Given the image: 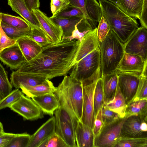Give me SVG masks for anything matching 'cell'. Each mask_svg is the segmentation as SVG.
I'll return each instance as SVG.
<instances>
[{
	"mask_svg": "<svg viewBox=\"0 0 147 147\" xmlns=\"http://www.w3.org/2000/svg\"><path fill=\"white\" fill-rule=\"evenodd\" d=\"M144 0H119L115 4L129 16L140 19Z\"/></svg>",
	"mask_w": 147,
	"mask_h": 147,
	"instance_id": "cell-24",
	"label": "cell"
},
{
	"mask_svg": "<svg viewBox=\"0 0 147 147\" xmlns=\"http://www.w3.org/2000/svg\"><path fill=\"white\" fill-rule=\"evenodd\" d=\"M38 147H69L62 138L55 131L45 139Z\"/></svg>",
	"mask_w": 147,
	"mask_h": 147,
	"instance_id": "cell-37",
	"label": "cell"
},
{
	"mask_svg": "<svg viewBox=\"0 0 147 147\" xmlns=\"http://www.w3.org/2000/svg\"><path fill=\"white\" fill-rule=\"evenodd\" d=\"M99 75L82 82L83 91L82 115L81 121L84 124L93 129L95 117L94 115L93 97Z\"/></svg>",
	"mask_w": 147,
	"mask_h": 147,
	"instance_id": "cell-7",
	"label": "cell"
},
{
	"mask_svg": "<svg viewBox=\"0 0 147 147\" xmlns=\"http://www.w3.org/2000/svg\"><path fill=\"white\" fill-rule=\"evenodd\" d=\"M4 132L3 124L0 121V133H4Z\"/></svg>",
	"mask_w": 147,
	"mask_h": 147,
	"instance_id": "cell-52",
	"label": "cell"
},
{
	"mask_svg": "<svg viewBox=\"0 0 147 147\" xmlns=\"http://www.w3.org/2000/svg\"><path fill=\"white\" fill-rule=\"evenodd\" d=\"M1 26L10 38L17 40L22 37L27 36L30 30V29H22L16 28L8 25L1 21Z\"/></svg>",
	"mask_w": 147,
	"mask_h": 147,
	"instance_id": "cell-36",
	"label": "cell"
},
{
	"mask_svg": "<svg viewBox=\"0 0 147 147\" xmlns=\"http://www.w3.org/2000/svg\"><path fill=\"white\" fill-rule=\"evenodd\" d=\"M77 147H94L93 129L79 121L75 129Z\"/></svg>",
	"mask_w": 147,
	"mask_h": 147,
	"instance_id": "cell-19",
	"label": "cell"
},
{
	"mask_svg": "<svg viewBox=\"0 0 147 147\" xmlns=\"http://www.w3.org/2000/svg\"><path fill=\"white\" fill-rule=\"evenodd\" d=\"M74 17L84 18L83 12L80 9L70 5L56 17L61 19Z\"/></svg>",
	"mask_w": 147,
	"mask_h": 147,
	"instance_id": "cell-40",
	"label": "cell"
},
{
	"mask_svg": "<svg viewBox=\"0 0 147 147\" xmlns=\"http://www.w3.org/2000/svg\"><path fill=\"white\" fill-rule=\"evenodd\" d=\"M127 117L120 118L112 122L104 125L99 133L94 137V147H114L121 137V128Z\"/></svg>",
	"mask_w": 147,
	"mask_h": 147,
	"instance_id": "cell-8",
	"label": "cell"
},
{
	"mask_svg": "<svg viewBox=\"0 0 147 147\" xmlns=\"http://www.w3.org/2000/svg\"><path fill=\"white\" fill-rule=\"evenodd\" d=\"M82 18H83L74 17L61 19L55 17L51 19L62 29L63 33L62 38H63L71 35L74 29L75 26Z\"/></svg>",
	"mask_w": 147,
	"mask_h": 147,
	"instance_id": "cell-27",
	"label": "cell"
},
{
	"mask_svg": "<svg viewBox=\"0 0 147 147\" xmlns=\"http://www.w3.org/2000/svg\"><path fill=\"white\" fill-rule=\"evenodd\" d=\"M31 136L26 133L16 134L6 147H28Z\"/></svg>",
	"mask_w": 147,
	"mask_h": 147,
	"instance_id": "cell-38",
	"label": "cell"
},
{
	"mask_svg": "<svg viewBox=\"0 0 147 147\" xmlns=\"http://www.w3.org/2000/svg\"><path fill=\"white\" fill-rule=\"evenodd\" d=\"M1 13L0 16V53L4 49L17 43V40L11 39L4 32L1 26Z\"/></svg>",
	"mask_w": 147,
	"mask_h": 147,
	"instance_id": "cell-44",
	"label": "cell"
},
{
	"mask_svg": "<svg viewBox=\"0 0 147 147\" xmlns=\"http://www.w3.org/2000/svg\"><path fill=\"white\" fill-rule=\"evenodd\" d=\"M99 44L101 75L115 72L125 53L124 44L111 28Z\"/></svg>",
	"mask_w": 147,
	"mask_h": 147,
	"instance_id": "cell-4",
	"label": "cell"
},
{
	"mask_svg": "<svg viewBox=\"0 0 147 147\" xmlns=\"http://www.w3.org/2000/svg\"><path fill=\"white\" fill-rule=\"evenodd\" d=\"M147 0H144L141 12L139 19L141 26L147 28Z\"/></svg>",
	"mask_w": 147,
	"mask_h": 147,
	"instance_id": "cell-48",
	"label": "cell"
},
{
	"mask_svg": "<svg viewBox=\"0 0 147 147\" xmlns=\"http://www.w3.org/2000/svg\"><path fill=\"white\" fill-rule=\"evenodd\" d=\"M133 115L147 116V99L131 102L127 105L125 116Z\"/></svg>",
	"mask_w": 147,
	"mask_h": 147,
	"instance_id": "cell-30",
	"label": "cell"
},
{
	"mask_svg": "<svg viewBox=\"0 0 147 147\" xmlns=\"http://www.w3.org/2000/svg\"><path fill=\"white\" fill-rule=\"evenodd\" d=\"M28 9L32 11L34 9H38L40 7L39 0H24Z\"/></svg>",
	"mask_w": 147,
	"mask_h": 147,
	"instance_id": "cell-50",
	"label": "cell"
},
{
	"mask_svg": "<svg viewBox=\"0 0 147 147\" xmlns=\"http://www.w3.org/2000/svg\"><path fill=\"white\" fill-rule=\"evenodd\" d=\"M147 116L133 115L126 118L121 129V137L147 138Z\"/></svg>",
	"mask_w": 147,
	"mask_h": 147,
	"instance_id": "cell-9",
	"label": "cell"
},
{
	"mask_svg": "<svg viewBox=\"0 0 147 147\" xmlns=\"http://www.w3.org/2000/svg\"><path fill=\"white\" fill-rule=\"evenodd\" d=\"M1 21L9 26L22 29H30L28 24L19 16L1 13Z\"/></svg>",
	"mask_w": 147,
	"mask_h": 147,
	"instance_id": "cell-34",
	"label": "cell"
},
{
	"mask_svg": "<svg viewBox=\"0 0 147 147\" xmlns=\"http://www.w3.org/2000/svg\"><path fill=\"white\" fill-rule=\"evenodd\" d=\"M44 113L52 116L55 111L60 106L59 102L53 92L34 97L32 98Z\"/></svg>",
	"mask_w": 147,
	"mask_h": 147,
	"instance_id": "cell-20",
	"label": "cell"
},
{
	"mask_svg": "<svg viewBox=\"0 0 147 147\" xmlns=\"http://www.w3.org/2000/svg\"><path fill=\"white\" fill-rule=\"evenodd\" d=\"M110 30V28L105 18L102 15L97 28V34L99 41H103Z\"/></svg>",
	"mask_w": 147,
	"mask_h": 147,
	"instance_id": "cell-43",
	"label": "cell"
},
{
	"mask_svg": "<svg viewBox=\"0 0 147 147\" xmlns=\"http://www.w3.org/2000/svg\"><path fill=\"white\" fill-rule=\"evenodd\" d=\"M146 62L147 60L140 56L124 53L115 72L140 76Z\"/></svg>",
	"mask_w": 147,
	"mask_h": 147,
	"instance_id": "cell-13",
	"label": "cell"
},
{
	"mask_svg": "<svg viewBox=\"0 0 147 147\" xmlns=\"http://www.w3.org/2000/svg\"><path fill=\"white\" fill-rule=\"evenodd\" d=\"M7 72L0 63V100L12 91V86L9 80Z\"/></svg>",
	"mask_w": 147,
	"mask_h": 147,
	"instance_id": "cell-35",
	"label": "cell"
},
{
	"mask_svg": "<svg viewBox=\"0 0 147 147\" xmlns=\"http://www.w3.org/2000/svg\"><path fill=\"white\" fill-rule=\"evenodd\" d=\"M147 62H146L145 64L142 73L141 75V76L146 77H147Z\"/></svg>",
	"mask_w": 147,
	"mask_h": 147,
	"instance_id": "cell-51",
	"label": "cell"
},
{
	"mask_svg": "<svg viewBox=\"0 0 147 147\" xmlns=\"http://www.w3.org/2000/svg\"><path fill=\"white\" fill-rule=\"evenodd\" d=\"M100 68V49L95 50L76 63L70 76L82 82L92 76Z\"/></svg>",
	"mask_w": 147,
	"mask_h": 147,
	"instance_id": "cell-6",
	"label": "cell"
},
{
	"mask_svg": "<svg viewBox=\"0 0 147 147\" xmlns=\"http://www.w3.org/2000/svg\"><path fill=\"white\" fill-rule=\"evenodd\" d=\"M55 119L53 116L43 123L32 135L28 147H38L42 142L55 132Z\"/></svg>",
	"mask_w": 147,
	"mask_h": 147,
	"instance_id": "cell-18",
	"label": "cell"
},
{
	"mask_svg": "<svg viewBox=\"0 0 147 147\" xmlns=\"http://www.w3.org/2000/svg\"><path fill=\"white\" fill-rule=\"evenodd\" d=\"M93 102L95 118L104 104L103 81L101 76L98 79L96 84L93 94Z\"/></svg>",
	"mask_w": 147,
	"mask_h": 147,
	"instance_id": "cell-31",
	"label": "cell"
},
{
	"mask_svg": "<svg viewBox=\"0 0 147 147\" xmlns=\"http://www.w3.org/2000/svg\"><path fill=\"white\" fill-rule=\"evenodd\" d=\"M114 147H147V138L121 137Z\"/></svg>",
	"mask_w": 147,
	"mask_h": 147,
	"instance_id": "cell-32",
	"label": "cell"
},
{
	"mask_svg": "<svg viewBox=\"0 0 147 147\" xmlns=\"http://www.w3.org/2000/svg\"><path fill=\"white\" fill-rule=\"evenodd\" d=\"M47 79L32 76L17 71H13L10 75V83L16 88L34 86L44 83Z\"/></svg>",
	"mask_w": 147,
	"mask_h": 147,
	"instance_id": "cell-17",
	"label": "cell"
},
{
	"mask_svg": "<svg viewBox=\"0 0 147 147\" xmlns=\"http://www.w3.org/2000/svg\"><path fill=\"white\" fill-rule=\"evenodd\" d=\"M85 3L87 14L96 28L102 16L100 5L96 0H85Z\"/></svg>",
	"mask_w": 147,
	"mask_h": 147,
	"instance_id": "cell-29",
	"label": "cell"
},
{
	"mask_svg": "<svg viewBox=\"0 0 147 147\" xmlns=\"http://www.w3.org/2000/svg\"><path fill=\"white\" fill-rule=\"evenodd\" d=\"M147 28L141 26L124 43V52L147 60Z\"/></svg>",
	"mask_w": 147,
	"mask_h": 147,
	"instance_id": "cell-10",
	"label": "cell"
},
{
	"mask_svg": "<svg viewBox=\"0 0 147 147\" xmlns=\"http://www.w3.org/2000/svg\"><path fill=\"white\" fill-rule=\"evenodd\" d=\"M103 106L105 108L117 113L121 118L125 117L127 105L118 84L115 94L113 98Z\"/></svg>",
	"mask_w": 147,
	"mask_h": 147,
	"instance_id": "cell-26",
	"label": "cell"
},
{
	"mask_svg": "<svg viewBox=\"0 0 147 147\" xmlns=\"http://www.w3.org/2000/svg\"><path fill=\"white\" fill-rule=\"evenodd\" d=\"M80 43L79 40L65 39L43 47L40 53L24 63L17 71L49 80L65 76L76 63Z\"/></svg>",
	"mask_w": 147,
	"mask_h": 147,
	"instance_id": "cell-1",
	"label": "cell"
},
{
	"mask_svg": "<svg viewBox=\"0 0 147 147\" xmlns=\"http://www.w3.org/2000/svg\"><path fill=\"white\" fill-rule=\"evenodd\" d=\"M20 89L24 94L32 98L50 93H54L56 87L51 81L47 79L41 84L29 87H22Z\"/></svg>",
	"mask_w": 147,
	"mask_h": 147,
	"instance_id": "cell-25",
	"label": "cell"
},
{
	"mask_svg": "<svg viewBox=\"0 0 147 147\" xmlns=\"http://www.w3.org/2000/svg\"><path fill=\"white\" fill-rule=\"evenodd\" d=\"M9 108L26 120H33L44 117V113L38 106L23 93Z\"/></svg>",
	"mask_w": 147,
	"mask_h": 147,
	"instance_id": "cell-11",
	"label": "cell"
},
{
	"mask_svg": "<svg viewBox=\"0 0 147 147\" xmlns=\"http://www.w3.org/2000/svg\"><path fill=\"white\" fill-rule=\"evenodd\" d=\"M103 125L101 109L96 115L94 121V127L93 130L94 137L99 133Z\"/></svg>",
	"mask_w": 147,
	"mask_h": 147,
	"instance_id": "cell-47",
	"label": "cell"
},
{
	"mask_svg": "<svg viewBox=\"0 0 147 147\" xmlns=\"http://www.w3.org/2000/svg\"><path fill=\"white\" fill-rule=\"evenodd\" d=\"M16 134L5 132L0 136V147H6Z\"/></svg>",
	"mask_w": 147,
	"mask_h": 147,
	"instance_id": "cell-49",
	"label": "cell"
},
{
	"mask_svg": "<svg viewBox=\"0 0 147 147\" xmlns=\"http://www.w3.org/2000/svg\"><path fill=\"white\" fill-rule=\"evenodd\" d=\"M8 4L12 10L22 17L29 25L42 29L32 12L26 6L24 0H8Z\"/></svg>",
	"mask_w": 147,
	"mask_h": 147,
	"instance_id": "cell-21",
	"label": "cell"
},
{
	"mask_svg": "<svg viewBox=\"0 0 147 147\" xmlns=\"http://www.w3.org/2000/svg\"><path fill=\"white\" fill-rule=\"evenodd\" d=\"M98 0L102 15L105 18L110 28L125 43L138 28L136 20L113 3L107 0Z\"/></svg>",
	"mask_w": 147,
	"mask_h": 147,
	"instance_id": "cell-3",
	"label": "cell"
},
{
	"mask_svg": "<svg viewBox=\"0 0 147 147\" xmlns=\"http://www.w3.org/2000/svg\"><path fill=\"white\" fill-rule=\"evenodd\" d=\"M147 77L140 75L139 77V83L136 93L131 102L142 99H147Z\"/></svg>",
	"mask_w": 147,
	"mask_h": 147,
	"instance_id": "cell-42",
	"label": "cell"
},
{
	"mask_svg": "<svg viewBox=\"0 0 147 147\" xmlns=\"http://www.w3.org/2000/svg\"><path fill=\"white\" fill-rule=\"evenodd\" d=\"M5 133V132H4V133H0V136L4 134Z\"/></svg>",
	"mask_w": 147,
	"mask_h": 147,
	"instance_id": "cell-54",
	"label": "cell"
},
{
	"mask_svg": "<svg viewBox=\"0 0 147 147\" xmlns=\"http://www.w3.org/2000/svg\"><path fill=\"white\" fill-rule=\"evenodd\" d=\"M93 30L88 20L83 18L75 25L71 35L62 38L61 40L67 39L68 40L71 41L76 39L79 40L81 42L84 36L89 31Z\"/></svg>",
	"mask_w": 147,
	"mask_h": 147,
	"instance_id": "cell-28",
	"label": "cell"
},
{
	"mask_svg": "<svg viewBox=\"0 0 147 147\" xmlns=\"http://www.w3.org/2000/svg\"><path fill=\"white\" fill-rule=\"evenodd\" d=\"M70 5L69 0H51V10L52 15L50 18L56 17Z\"/></svg>",
	"mask_w": 147,
	"mask_h": 147,
	"instance_id": "cell-41",
	"label": "cell"
},
{
	"mask_svg": "<svg viewBox=\"0 0 147 147\" xmlns=\"http://www.w3.org/2000/svg\"><path fill=\"white\" fill-rule=\"evenodd\" d=\"M54 93L60 106L64 108L76 122L81 120L83 104L82 84L81 81L68 76L56 87Z\"/></svg>",
	"mask_w": 147,
	"mask_h": 147,
	"instance_id": "cell-2",
	"label": "cell"
},
{
	"mask_svg": "<svg viewBox=\"0 0 147 147\" xmlns=\"http://www.w3.org/2000/svg\"><path fill=\"white\" fill-rule=\"evenodd\" d=\"M99 46L96 27L88 32L82 38L77 55L76 63L94 50L99 49Z\"/></svg>",
	"mask_w": 147,
	"mask_h": 147,
	"instance_id": "cell-16",
	"label": "cell"
},
{
	"mask_svg": "<svg viewBox=\"0 0 147 147\" xmlns=\"http://www.w3.org/2000/svg\"><path fill=\"white\" fill-rule=\"evenodd\" d=\"M101 113L104 125L110 123L121 118L117 113L105 108L103 106L101 108Z\"/></svg>",
	"mask_w": 147,
	"mask_h": 147,
	"instance_id": "cell-45",
	"label": "cell"
},
{
	"mask_svg": "<svg viewBox=\"0 0 147 147\" xmlns=\"http://www.w3.org/2000/svg\"><path fill=\"white\" fill-rule=\"evenodd\" d=\"M55 119V132L59 135L69 147H77L75 138L76 122L62 107L54 113Z\"/></svg>",
	"mask_w": 147,
	"mask_h": 147,
	"instance_id": "cell-5",
	"label": "cell"
},
{
	"mask_svg": "<svg viewBox=\"0 0 147 147\" xmlns=\"http://www.w3.org/2000/svg\"><path fill=\"white\" fill-rule=\"evenodd\" d=\"M32 12L41 28L51 39V43H60L63 33L61 27L38 9L33 10Z\"/></svg>",
	"mask_w": 147,
	"mask_h": 147,
	"instance_id": "cell-12",
	"label": "cell"
},
{
	"mask_svg": "<svg viewBox=\"0 0 147 147\" xmlns=\"http://www.w3.org/2000/svg\"><path fill=\"white\" fill-rule=\"evenodd\" d=\"M70 5L80 9L83 12L84 17L88 20L92 27L95 28L91 19L88 16L85 7V0H69Z\"/></svg>",
	"mask_w": 147,
	"mask_h": 147,
	"instance_id": "cell-46",
	"label": "cell"
},
{
	"mask_svg": "<svg viewBox=\"0 0 147 147\" xmlns=\"http://www.w3.org/2000/svg\"><path fill=\"white\" fill-rule=\"evenodd\" d=\"M103 81L104 105L112 99L117 89L118 82V75L114 72L101 75Z\"/></svg>",
	"mask_w": 147,
	"mask_h": 147,
	"instance_id": "cell-23",
	"label": "cell"
},
{
	"mask_svg": "<svg viewBox=\"0 0 147 147\" xmlns=\"http://www.w3.org/2000/svg\"><path fill=\"white\" fill-rule=\"evenodd\" d=\"M1 13L0 12V16L1 14Z\"/></svg>",
	"mask_w": 147,
	"mask_h": 147,
	"instance_id": "cell-55",
	"label": "cell"
},
{
	"mask_svg": "<svg viewBox=\"0 0 147 147\" xmlns=\"http://www.w3.org/2000/svg\"><path fill=\"white\" fill-rule=\"evenodd\" d=\"M17 43L26 62L36 57L42 51V47L27 36H23L18 40Z\"/></svg>",
	"mask_w": 147,
	"mask_h": 147,
	"instance_id": "cell-22",
	"label": "cell"
},
{
	"mask_svg": "<svg viewBox=\"0 0 147 147\" xmlns=\"http://www.w3.org/2000/svg\"><path fill=\"white\" fill-rule=\"evenodd\" d=\"M115 4H116L119 0H107Z\"/></svg>",
	"mask_w": 147,
	"mask_h": 147,
	"instance_id": "cell-53",
	"label": "cell"
},
{
	"mask_svg": "<svg viewBox=\"0 0 147 147\" xmlns=\"http://www.w3.org/2000/svg\"><path fill=\"white\" fill-rule=\"evenodd\" d=\"M118 75V85L127 105L131 101L135 96L140 76L126 74Z\"/></svg>",
	"mask_w": 147,
	"mask_h": 147,
	"instance_id": "cell-14",
	"label": "cell"
},
{
	"mask_svg": "<svg viewBox=\"0 0 147 147\" xmlns=\"http://www.w3.org/2000/svg\"><path fill=\"white\" fill-rule=\"evenodd\" d=\"M29 25L30 30L26 36L34 40L42 47L51 43V39L42 29Z\"/></svg>",
	"mask_w": 147,
	"mask_h": 147,
	"instance_id": "cell-33",
	"label": "cell"
},
{
	"mask_svg": "<svg viewBox=\"0 0 147 147\" xmlns=\"http://www.w3.org/2000/svg\"><path fill=\"white\" fill-rule=\"evenodd\" d=\"M0 60L13 69H18L26 62L17 43L4 49L0 53Z\"/></svg>",
	"mask_w": 147,
	"mask_h": 147,
	"instance_id": "cell-15",
	"label": "cell"
},
{
	"mask_svg": "<svg viewBox=\"0 0 147 147\" xmlns=\"http://www.w3.org/2000/svg\"><path fill=\"white\" fill-rule=\"evenodd\" d=\"M23 94L19 88L16 89L3 99L0 100V110L9 108L16 102Z\"/></svg>",
	"mask_w": 147,
	"mask_h": 147,
	"instance_id": "cell-39",
	"label": "cell"
}]
</instances>
